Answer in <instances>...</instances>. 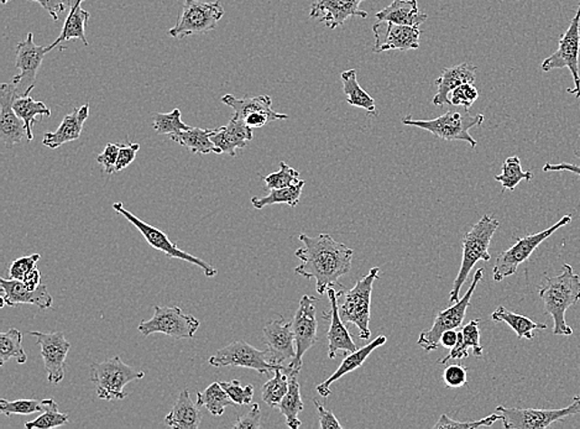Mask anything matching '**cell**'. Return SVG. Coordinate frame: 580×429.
<instances>
[{
  "label": "cell",
  "mask_w": 580,
  "mask_h": 429,
  "mask_svg": "<svg viewBox=\"0 0 580 429\" xmlns=\"http://www.w3.org/2000/svg\"><path fill=\"white\" fill-rule=\"evenodd\" d=\"M387 341L388 338L385 337V335H379L377 340L371 341V343L365 345V347L360 348V350L351 351L350 355L344 358L343 363L337 368V371H335L331 378H328L326 381L318 385L316 388L318 394H320L322 397L330 396L332 394L331 387L335 381L341 380L344 375L353 373L354 370L361 368V365L365 363L369 355L373 353L374 350H377L378 348L382 347Z\"/></svg>",
  "instance_id": "obj_27"
},
{
  "label": "cell",
  "mask_w": 580,
  "mask_h": 429,
  "mask_svg": "<svg viewBox=\"0 0 580 429\" xmlns=\"http://www.w3.org/2000/svg\"><path fill=\"white\" fill-rule=\"evenodd\" d=\"M478 98L479 90L477 87L474 86V83H464V85L455 89L454 92L451 93V96H449L451 106L462 107L464 110L471 109L472 104L477 102Z\"/></svg>",
  "instance_id": "obj_48"
},
{
  "label": "cell",
  "mask_w": 580,
  "mask_h": 429,
  "mask_svg": "<svg viewBox=\"0 0 580 429\" xmlns=\"http://www.w3.org/2000/svg\"><path fill=\"white\" fill-rule=\"evenodd\" d=\"M364 0H317L311 6L310 16L320 19L332 30L345 24L351 16L368 18V13L360 9Z\"/></svg>",
  "instance_id": "obj_21"
},
{
  "label": "cell",
  "mask_w": 580,
  "mask_h": 429,
  "mask_svg": "<svg viewBox=\"0 0 580 429\" xmlns=\"http://www.w3.org/2000/svg\"><path fill=\"white\" fill-rule=\"evenodd\" d=\"M72 3L70 14L67 15L65 24H63L62 32L60 33L59 38L49 46L50 50L57 48L60 43L69 42V40H80L83 45L89 46V40L86 38V26L89 20V13L82 9V5L85 0H69Z\"/></svg>",
  "instance_id": "obj_31"
},
{
  "label": "cell",
  "mask_w": 580,
  "mask_h": 429,
  "mask_svg": "<svg viewBox=\"0 0 580 429\" xmlns=\"http://www.w3.org/2000/svg\"><path fill=\"white\" fill-rule=\"evenodd\" d=\"M197 405L204 406L213 415H222L228 406L234 405L220 382H213L203 392H197Z\"/></svg>",
  "instance_id": "obj_39"
},
{
  "label": "cell",
  "mask_w": 580,
  "mask_h": 429,
  "mask_svg": "<svg viewBox=\"0 0 580 429\" xmlns=\"http://www.w3.org/2000/svg\"><path fill=\"white\" fill-rule=\"evenodd\" d=\"M226 14L220 2L204 3L184 0L176 25L167 32L171 38L184 39L216 30L218 22Z\"/></svg>",
  "instance_id": "obj_6"
},
{
  "label": "cell",
  "mask_w": 580,
  "mask_h": 429,
  "mask_svg": "<svg viewBox=\"0 0 580 429\" xmlns=\"http://www.w3.org/2000/svg\"><path fill=\"white\" fill-rule=\"evenodd\" d=\"M10 0H2V5H8Z\"/></svg>",
  "instance_id": "obj_60"
},
{
  "label": "cell",
  "mask_w": 580,
  "mask_h": 429,
  "mask_svg": "<svg viewBox=\"0 0 580 429\" xmlns=\"http://www.w3.org/2000/svg\"><path fill=\"white\" fill-rule=\"evenodd\" d=\"M263 180L267 184V189L269 190L285 189V187L294 186V184H297L301 181L300 173L288 166L285 161L280 163V171L265 176Z\"/></svg>",
  "instance_id": "obj_45"
},
{
  "label": "cell",
  "mask_w": 580,
  "mask_h": 429,
  "mask_svg": "<svg viewBox=\"0 0 580 429\" xmlns=\"http://www.w3.org/2000/svg\"><path fill=\"white\" fill-rule=\"evenodd\" d=\"M253 137V129L236 117L230 119L228 126L218 127L210 134V140L220 154H228L231 157L237 155V150L244 149Z\"/></svg>",
  "instance_id": "obj_24"
},
{
  "label": "cell",
  "mask_w": 580,
  "mask_h": 429,
  "mask_svg": "<svg viewBox=\"0 0 580 429\" xmlns=\"http://www.w3.org/2000/svg\"><path fill=\"white\" fill-rule=\"evenodd\" d=\"M500 227V222L491 216H484L465 234L462 240L463 257L461 269L452 287L451 303H458L463 284L468 280L469 274L479 261H491L489 254L492 237Z\"/></svg>",
  "instance_id": "obj_3"
},
{
  "label": "cell",
  "mask_w": 580,
  "mask_h": 429,
  "mask_svg": "<svg viewBox=\"0 0 580 429\" xmlns=\"http://www.w3.org/2000/svg\"><path fill=\"white\" fill-rule=\"evenodd\" d=\"M89 117V104L86 103L80 108L73 109L72 113L67 114L63 118L61 126L56 132L46 133L43 135L42 144L50 149H59L67 143L75 142L82 135L83 126Z\"/></svg>",
  "instance_id": "obj_26"
},
{
  "label": "cell",
  "mask_w": 580,
  "mask_h": 429,
  "mask_svg": "<svg viewBox=\"0 0 580 429\" xmlns=\"http://www.w3.org/2000/svg\"><path fill=\"white\" fill-rule=\"evenodd\" d=\"M285 368H278L274 371V378L267 381L263 387V401L271 408H278L285 395L288 391V377L285 373Z\"/></svg>",
  "instance_id": "obj_43"
},
{
  "label": "cell",
  "mask_w": 580,
  "mask_h": 429,
  "mask_svg": "<svg viewBox=\"0 0 580 429\" xmlns=\"http://www.w3.org/2000/svg\"><path fill=\"white\" fill-rule=\"evenodd\" d=\"M491 320L495 323H506L518 335L519 340H532L535 338L533 331L547 330V324L535 323L529 318L521 316L506 310L505 307H498L494 313L491 314Z\"/></svg>",
  "instance_id": "obj_36"
},
{
  "label": "cell",
  "mask_w": 580,
  "mask_h": 429,
  "mask_svg": "<svg viewBox=\"0 0 580 429\" xmlns=\"http://www.w3.org/2000/svg\"><path fill=\"white\" fill-rule=\"evenodd\" d=\"M153 126L157 134L169 136L180 132H186L191 127L181 119V110L179 108L173 109V112L167 114L156 113L154 116Z\"/></svg>",
  "instance_id": "obj_44"
},
{
  "label": "cell",
  "mask_w": 580,
  "mask_h": 429,
  "mask_svg": "<svg viewBox=\"0 0 580 429\" xmlns=\"http://www.w3.org/2000/svg\"><path fill=\"white\" fill-rule=\"evenodd\" d=\"M40 257H42V255L33 254L30 256L19 257V259L13 261L9 267V278L19 281L24 280L25 275L30 270H33V267H36Z\"/></svg>",
  "instance_id": "obj_50"
},
{
  "label": "cell",
  "mask_w": 580,
  "mask_h": 429,
  "mask_svg": "<svg viewBox=\"0 0 580 429\" xmlns=\"http://www.w3.org/2000/svg\"><path fill=\"white\" fill-rule=\"evenodd\" d=\"M113 208L117 213L122 214L124 218L129 220V223H132L134 227L137 228V230L143 234V237L145 238L149 246H152L154 249L163 251L166 256L173 257V259L183 260L187 261V263L196 265V266H199L200 269L203 271L207 277H214L218 274V271L214 269L213 266H210V264L206 263V261L201 260L199 257L179 249V247L173 244L163 230L157 229V228L150 226V224L143 222L142 219L134 216L133 213H130L129 210L124 208L122 202L114 203Z\"/></svg>",
  "instance_id": "obj_14"
},
{
  "label": "cell",
  "mask_w": 580,
  "mask_h": 429,
  "mask_svg": "<svg viewBox=\"0 0 580 429\" xmlns=\"http://www.w3.org/2000/svg\"><path fill=\"white\" fill-rule=\"evenodd\" d=\"M24 284L30 288V290H36L42 284V273L36 267H33V270H30L28 274L25 275Z\"/></svg>",
  "instance_id": "obj_58"
},
{
  "label": "cell",
  "mask_w": 580,
  "mask_h": 429,
  "mask_svg": "<svg viewBox=\"0 0 580 429\" xmlns=\"http://www.w3.org/2000/svg\"><path fill=\"white\" fill-rule=\"evenodd\" d=\"M298 368L287 367L285 368V373L288 377V391L285 395L283 401L278 406L281 415L286 418V424L288 428L298 429L301 427V421L298 415L304 411V405L303 397H301L300 382H298V375H300Z\"/></svg>",
  "instance_id": "obj_29"
},
{
  "label": "cell",
  "mask_w": 580,
  "mask_h": 429,
  "mask_svg": "<svg viewBox=\"0 0 580 429\" xmlns=\"http://www.w3.org/2000/svg\"><path fill=\"white\" fill-rule=\"evenodd\" d=\"M501 421L500 414H492L488 417L482 418L479 421L459 422L452 420L448 415H442L437 424L434 425L435 429H477L482 427H491L495 422Z\"/></svg>",
  "instance_id": "obj_46"
},
{
  "label": "cell",
  "mask_w": 580,
  "mask_h": 429,
  "mask_svg": "<svg viewBox=\"0 0 580 429\" xmlns=\"http://www.w3.org/2000/svg\"><path fill=\"white\" fill-rule=\"evenodd\" d=\"M212 132V129H201V127L191 126L186 132L170 135V139L180 144V145L187 147L193 154H200V155H208L210 153L220 154V149L210 140Z\"/></svg>",
  "instance_id": "obj_35"
},
{
  "label": "cell",
  "mask_w": 580,
  "mask_h": 429,
  "mask_svg": "<svg viewBox=\"0 0 580 429\" xmlns=\"http://www.w3.org/2000/svg\"><path fill=\"white\" fill-rule=\"evenodd\" d=\"M571 222L572 216L568 214V216L563 217L559 222H557L555 226L547 228V229L538 231V233L531 234V236L525 238H519L514 246L508 250L502 251V253L499 255L498 259H496L494 269H492L494 281H496V283H501L506 277L515 275L519 265L528 261L533 254V251L538 249L543 241L553 236L557 230L568 226Z\"/></svg>",
  "instance_id": "obj_8"
},
{
  "label": "cell",
  "mask_w": 580,
  "mask_h": 429,
  "mask_svg": "<svg viewBox=\"0 0 580 429\" xmlns=\"http://www.w3.org/2000/svg\"><path fill=\"white\" fill-rule=\"evenodd\" d=\"M214 368L240 367L251 368L259 374H267L286 365H274L269 361V351L259 350L244 340L233 341L208 359Z\"/></svg>",
  "instance_id": "obj_13"
},
{
  "label": "cell",
  "mask_w": 580,
  "mask_h": 429,
  "mask_svg": "<svg viewBox=\"0 0 580 429\" xmlns=\"http://www.w3.org/2000/svg\"><path fill=\"white\" fill-rule=\"evenodd\" d=\"M444 382L445 387L451 388H459L468 384L467 368L461 364L449 365L444 373Z\"/></svg>",
  "instance_id": "obj_51"
},
{
  "label": "cell",
  "mask_w": 580,
  "mask_h": 429,
  "mask_svg": "<svg viewBox=\"0 0 580 429\" xmlns=\"http://www.w3.org/2000/svg\"><path fill=\"white\" fill-rule=\"evenodd\" d=\"M458 341V331L455 330L445 331L441 337V344L444 345L445 350H452L455 347Z\"/></svg>",
  "instance_id": "obj_59"
},
{
  "label": "cell",
  "mask_w": 580,
  "mask_h": 429,
  "mask_svg": "<svg viewBox=\"0 0 580 429\" xmlns=\"http://www.w3.org/2000/svg\"><path fill=\"white\" fill-rule=\"evenodd\" d=\"M580 2L575 15L571 20L566 32L559 39L558 50L542 62V71L549 72L552 70L568 69L575 80V89H568L566 92L580 98Z\"/></svg>",
  "instance_id": "obj_9"
},
{
  "label": "cell",
  "mask_w": 580,
  "mask_h": 429,
  "mask_svg": "<svg viewBox=\"0 0 580 429\" xmlns=\"http://www.w3.org/2000/svg\"><path fill=\"white\" fill-rule=\"evenodd\" d=\"M119 147L117 144H107L106 149L100 155L97 156V163L103 166L104 171L108 175L116 173L117 161H118Z\"/></svg>",
  "instance_id": "obj_52"
},
{
  "label": "cell",
  "mask_w": 580,
  "mask_h": 429,
  "mask_svg": "<svg viewBox=\"0 0 580 429\" xmlns=\"http://www.w3.org/2000/svg\"><path fill=\"white\" fill-rule=\"evenodd\" d=\"M51 51L49 46H39L33 42V33H29L24 42L16 46L15 66L19 73L13 77L12 82L15 86L16 97L29 96L35 89L36 77L46 53Z\"/></svg>",
  "instance_id": "obj_15"
},
{
  "label": "cell",
  "mask_w": 580,
  "mask_h": 429,
  "mask_svg": "<svg viewBox=\"0 0 580 429\" xmlns=\"http://www.w3.org/2000/svg\"><path fill=\"white\" fill-rule=\"evenodd\" d=\"M42 411H43L42 401H6L5 398H2V400H0V412L5 415H33L36 414V412Z\"/></svg>",
  "instance_id": "obj_47"
},
{
  "label": "cell",
  "mask_w": 580,
  "mask_h": 429,
  "mask_svg": "<svg viewBox=\"0 0 580 429\" xmlns=\"http://www.w3.org/2000/svg\"><path fill=\"white\" fill-rule=\"evenodd\" d=\"M154 317L143 321L137 331L144 335L163 333L173 340H191L201 326L200 321L192 314L183 313L180 307H154Z\"/></svg>",
  "instance_id": "obj_11"
},
{
  "label": "cell",
  "mask_w": 580,
  "mask_h": 429,
  "mask_svg": "<svg viewBox=\"0 0 580 429\" xmlns=\"http://www.w3.org/2000/svg\"><path fill=\"white\" fill-rule=\"evenodd\" d=\"M375 36L374 52L381 53L400 50L408 51L420 48L421 30L418 26L395 24L378 20L373 26Z\"/></svg>",
  "instance_id": "obj_17"
},
{
  "label": "cell",
  "mask_w": 580,
  "mask_h": 429,
  "mask_svg": "<svg viewBox=\"0 0 580 429\" xmlns=\"http://www.w3.org/2000/svg\"><path fill=\"white\" fill-rule=\"evenodd\" d=\"M481 320H472L458 331V341L447 357L442 358L439 364H447L451 360H462L469 357V350H472L474 357L481 358L482 348L481 344V330H479Z\"/></svg>",
  "instance_id": "obj_32"
},
{
  "label": "cell",
  "mask_w": 580,
  "mask_h": 429,
  "mask_svg": "<svg viewBox=\"0 0 580 429\" xmlns=\"http://www.w3.org/2000/svg\"><path fill=\"white\" fill-rule=\"evenodd\" d=\"M224 390H226L228 396L231 398V401L234 402V405H249L251 400L254 397V387L253 385H248V387H241V384L238 380H231L229 382H220Z\"/></svg>",
  "instance_id": "obj_49"
},
{
  "label": "cell",
  "mask_w": 580,
  "mask_h": 429,
  "mask_svg": "<svg viewBox=\"0 0 580 429\" xmlns=\"http://www.w3.org/2000/svg\"><path fill=\"white\" fill-rule=\"evenodd\" d=\"M30 2H35L42 5L55 22L60 19V16L66 10V5L63 0H30Z\"/></svg>",
  "instance_id": "obj_56"
},
{
  "label": "cell",
  "mask_w": 580,
  "mask_h": 429,
  "mask_svg": "<svg viewBox=\"0 0 580 429\" xmlns=\"http://www.w3.org/2000/svg\"><path fill=\"white\" fill-rule=\"evenodd\" d=\"M533 175L531 171L522 170L521 160L518 156H511L505 160L500 175L495 176V180L501 183L502 190L514 191L521 181H531Z\"/></svg>",
  "instance_id": "obj_41"
},
{
  "label": "cell",
  "mask_w": 580,
  "mask_h": 429,
  "mask_svg": "<svg viewBox=\"0 0 580 429\" xmlns=\"http://www.w3.org/2000/svg\"><path fill=\"white\" fill-rule=\"evenodd\" d=\"M144 371L124 364L120 357L107 359L102 363L90 365V380L96 385L100 400L120 401L127 396L124 387L130 382L142 380Z\"/></svg>",
  "instance_id": "obj_5"
},
{
  "label": "cell",
  "mask_w": 580,
  "mask_h": 429,
  "mask_svg": "<svg viewBox=\"0 0 580 429\" xmlns=\"http://www.w3.org/2000/svg\"><path fill=\"white\" fill-rule=\"evenodd\" d=\"M15 97L14 83H3L0 86V139L8 147L28 140L25 124L13 108Z\"/></svg>",
  "instance_id": "obj_20"
},
{
  "label": "cell",
  "mask_w": 580,
  "mask_h": 429,
  "mask_svg": "<svg viewBox=\"0 0 580 429\" xmlns=\"http://www.w3.org/2000/svg\"><path fill=\"white\" fill-rule=\"evenodd\" d=\"M306 184V181L301 180L294 186L285 187V189L270 190V193L265 197H253L251 204L255 210H263L264 207L273 206V204H288L290 207H296L300 202L301 194Z\"/></svg>",
  "instance_id": "obj_38"
},
{
  "label": "cell",
  "mask_w": 580,
  "mask_h": 429,
  "mask_svg": "<svg viewBox=\"0 0 580 429\" xmlns=\"http://www.w3.org/2000/svg\"><path fill=\"white\" fill-rule=\"evenodd\" d=\"M538 294L545 303L546 313L555 322L553 334L572 335L573 330L566 322V312L580 301V277L571 265H563L558 276L546 277L538 287Z\"/></svg>",
  "instance_id": "obj_2"
},
{
  "label": "cell",
  "mask_w": 580,
  "mask_h": 429,
  "mask_svg": "<svg viewBox=\"0 0 580 429\" xmlns=\"http://www.w3.org/2000/svg\"><path fill=\"white\" fill-rule=\"evenodd\" d=\"M199 407V405H194L191 400L189 390L184 388V390L181 391L173 410L166 415V425L176 429L199 428L201 421H202V414H201Z\"/></svg>",
  "instance_id": "obj_30"
},
{
  "label": "cell",
  "mask_w": 580,
  "mask_h": 429,
  "mask_svg": "<svg viewBox=\"0 0 580 429\" xmlns=\"http://www.w3.org/2000/svg\"><path fill=\"white\" fill-rule=\"evenodd\" d=\"M375 18L395 24L420 26L428 19V15L420 12L417 0H394L387 8L377 13Z\"/></svg>",
  "instance_id": "obj_28"
},
{
  "label": "cell",
  "mask_w": 580,
  "mask_h": 429,
  "mask_svg": "<svg viewBox=\"0 0 580 429\" xmlns=\"http://www.w3.org/2000/svg\"><path fill=\"white\" fill-rule=\"evenodd\" d=\"M502 424L506 429H542L551 427L555 422L580 414V396L573 398L571 405L559 410H536V408H515L499 406Z\"/></svg>",
  "instance_id": "obj_10"
},
{
  "label": "cell",
  "mask_w": 580,
  "mask_h": 429,
  "mask_svg": "<svg viewBox=\"0 0 580 429\" xmlns=\"http://www.w3.org/2000/svg\"><path fill=\"white\" fill-rule=\"evenodd\" d=\"M341 79L343 82V92L347 96L348 104L364 109L370 116H378L377 104H375L373 97L359 85L357 70L341 72Z\"/></svg>",
  "instance_id": "obj_34"
},
{
  "label": "cell",
  "mask_w": 580,
  "mask_h": 429,
  "mask_svg": "<svg viewBox=\"0 0 580 429\" xmlns=\"http://www.w3.org/2000/svg\"><path fill=\"white\" fill-rule=\"evenodd\" d=\"M575 156H576V157H579V159H580V152H576V153H575Z\"/></svg>",
  "instance_id": "obj_61"
},
{
  "label": "cell",
  "mask_w": 580,
  "mask_h": 429,
  "mask_svg": "<svg viewBox=\"0 0 580 429\" xmlns=\"http://www.w3.org/2000/svg\"><path fill=\"white\" fill-rule=\"evenodd\" d=\"M264 340L269 351V361L274 365L288 364L296 358V341L293 322L274 320L264 327Z\"/></svg>",
  "instance_id": "obj_19"
},
{
  "label": "cell",
  "mask_w": 580,
  "mask_h": 429,
  "mask_svg": "<svg viewBox=\"0 0 580 429\" xmlns=\"http://www.w3.org/2000/svg\"><path fill=\"white\" fill-rule=\"evenodd\" d=\"M543 171L545 173H572L575 175L580 177V166L575 165V163H547L543 166Z\"/></svg>",
  "instance_id": "obj_57"
},
{
  "label": "cell",
  "mask_w": 580,
  "mask_h": 429,
  "mask_svg": "<svg viewBox=\"0 0 580 429\" xmlns=\"http://www.w3.org/2000/svg\"><path fill=\"white\" fill-rule=\"evenodd\" d=\"M327 294L331 303V313L330 316L324 313L323 317L331 321L330 331L327 333L328 358L334 359L337 357L338 351L351 353V351L358 350L359 348L341 318L340 304H338V297L340 296H338L337 291L333 287H330Z\"/></svg>",
  "instance_id": "obj_23"
},
{
  "label": "cell",
  "mask_w": 580,
  "mask_h": 429,
  "mask_svg": "<svg viewBox=\"0 0 580 429\" xmlns=\"http://www.w3.org/2000/svg\"><path fill=\"white\" fill-rule=\"evenodd\" d=\"M234 429H259L261 428V412L259 405L251 406L250 411L247 415L238 417Z\"/></svg>",
  "instance_id": "obj_54"
},
{
  "label": "cell",
  "mask_w": 580,
  "mask_h": 429,
  "mask_svg": "<svg viewBox=\"0 0 580 429\" xmlns=\"http://www.w3.org/2000/svg\"><path fill=\"white\" fill-rule=\"evenodd\" d=\"M484 119L485 117L482 114L471 116L469 110H465L464 113H461L459 110H448L438 118L431 120H416L412 118V116H408L402 119V124L427 130L432 135L444 140V142L468 143L472 149H475L478 143L469 134V130L474 126H481L484 123Z\"/></svg>",
  "instance_id": "obj_4"
},
{
  "label": "cell",
  "mask_w": 580,
  "mask_h": 429,
  "mask_svg": "<svg viewBox=\"0 0 580 429\" xmlns=\"http://www.w3.org/2000/svg\"><path fill=\"white\" fill-rule=\"evenodd\" d=\"M482 276H484V269H478L474 277H472L468 293L463 298H459L458 303H455L454 306L439 312L437 317H435L434 326L422 331L417 343L424 348L425 351L431 353V351L437 350L438 344L441 343L442 334L445 331L459 330L462 327L469 304H471L472 294H474L478 284L481 283Z\"/></svg>",
  "instance_id": "obj_12"
},
{
  "label": "cell",
  "mask_w": 580,
  "mask_h": 429,
  "mask_svg": "<svg viewBox=\"0 0 580 429\" xmlns=\"http://www.w3.org/2000/svg\"><path fill=\"white\" fill-rule=\"evenodd\" d=\"M43 414L32 422L25 424L26 429H50L61 427L70 421V415L59 410V405L52 398L42 400Z\"/></svg>",
  "instance_id": "obj_42"
},
{
  "label": "cell",
  "mask_w": 580,
  "mask_h": 429,
  "mask_svg": "<svg viewBox=\"0 0 580 429\" xmlns=\"http://www.w3.org/2000/svg\"><path fill=\"white\" fill-rule=\"evenodd\" d=\"M304 247L296 250L297 259L303 261L295 273L303 277L314 278L316 290L320 294L327 293L330 287L341 286L340 278L351 270L354 251L345 244L335 241L330 234L298 237Z\"/></svg>",
  "instance_id": "obj_1"
},
{
  "label": "cell",
  "mask_w": 580,
  "mask_h": 429,
  "mask_svg": "<svg viewBox=\"0 0 580 429\" xmlns=\"http://www.w3.org/2000/svg\"><path fill=\"white\" fill-rule=\"evenodd\" d=\"M313 404L316 406L318 415H320L321 429H343V425L340 424L337 417H335L331 411H327L326 408L317 401V398H313Z\"/></svg>",
  "instance_id": "obj_55"
},
{
  "label": "cell",
  "mask_w": 580,
  "mask_h": 429,
  "mask_svg": "<svg viewBox=\"0 0 580 429\" xmlns=\"http://www.w3.org/2000/svg\"><path fill=\"white\" fill-rule=\"evenodd\" d=\"M317 298L304 294L300 301V307L295 314L293 328L296 341V358L287 367L303 368L304 355L317 343L318 322L316 317Z\"/></svg>",
  "instance_id": "obj_16"
},
{
  "label": "cell",
  "mask_w": 580,
  "mask_h": 429,
  "mask_svg": "<svg viewBox=\"0 0 580 429\" xmlns=\"http://www.w3.org/2000/svg\"><path fill=\"white\" fill-rule=\"evenodd\" d=\"M12 358L16 359L19 364H25L28 360L23 348L22 331L16 328H10L8 331L0 334V364H5Z\"/></svg>",
  "instance_id": "obj_40"
},
{
  "label": "cell",
  "mask_w": 580,
  "mask_h": 429,
  "mask_svg": "<svg viewBox=\"0 0 580 429\" xmlns=\"http://www.w3.org/2000/svg\"><path fill=\"white\" fill-rule=\"evenodd\" d=\"M0 286L3 290L2 303L0 306L16 307L18 304H33L42 310H51L53 298L50 294L46 284H40L36 290H30L24 281L13 280V278H0Z\"/></svg>",
  "instance_id": "obj_22"
},
{
  "label": "cell",
  "mask_w": 580,
  "mask_h": 429,
  "mask_svg": "<svg viewBox=\"0 0 580 429\" xmlns=\"http://www.w3.org/2000/svg\"><path fill=\"white\" fill-rule=\"evenodd\" d=\"M13 108L18 114L20 119L25 124L28 132V142L33 139V127L38 123V117L51 116V109L45 106V103L38 102L32 96L15 97L13 102Z\"/></svg>",
  "instance_id": "obj_37"
},
{
  "label": "cell",
  "mask_w": 580,
  "mask_h": 429,
  "mask_svg": "<svg viewBox=\"0 0 580 429\" xmlns=\"http://www.w3.org/2000/svg\"><path fill=\"white\" fill-rule=\"evenodd\" d=\"M380 269L373 267L370 273L359 280L353 288L347 291L343 304L340 307V314L344 323L354 324L360 331V338L370 340L371 331L369 330L370 322L371 294L375 281L379 278Z\"/></svg>",
  "instance_id": "obj_7"
},
{
  "label": "cell",
  "mask_w": 580,
  "mask_h": 429,
  "mask_svg": "<svg viewBox=\"0 0 580 429\" xmlns=\"http://www.w3.org/2000/svg\"><path fill=\"white\" fill-rule=\"evenodd\" d=\"M29 334L38 340V344L42 348V357L48 371V381L50 384H60L65 378L66 358L71 344L66 340L62 331H55V333L32 331Z\"/></svg>",
  "instance_id": "obj_18"
},
{
  "label": "cell",
  "mask_w": 580,
  "mask_h": 429,
  "mask_svg": "<svg viewBox=\"0 0 580 429\" xmlns=\"http://www.w3.org/2000/svg\"><path fill=\"white\" fill-rule=\"evenodd\" d=\"M140 150V144L126 143L122 144L119 147L118 161H117L116 173H120L127 166L132 165L133 161L136 160V154Z\"/></svg>",
  "instance_id": "obj_53"
},
{
  "label": "cell",
  "mask_w": 580,
  "mask_h": 429,
  "mask_svg": "<svg viewBox=\"0 0 580 429\" xmlns=\"http://www.w3.org/2000/svg\"><path fill=\"white\" fill-rule=\"evenodd\" d=\"M222 102L234 110V117L238 119L244 120L250 114L259 112L273 114V116L280 117L283 120L288 119L286 114L275 112L273 99L270 96L247 97V98L239 99L234 96L227 95L223 97Z\"/></svg>",
  "instance_id": "obj_33"
},
{
  "label": "cell",
  "mask_w": 580,
  "mask_h": 429,
  "mask_svg": "<svg viewBox=\"0 0 580 429\" xmlns=\"http://www.w3.org/2000/svg\"><path fill=\"white\" fill-rule=\"evenodd\" d=\"M477 67L468 62L444 69L441 77L435 82L437 86V93L432 99L434 106L442 107L445 104L451 106V100H449L451 93L464 83H474L477 80Z\"/></svg>",
  "instance_id": "obj_25"
}]
</instances>
